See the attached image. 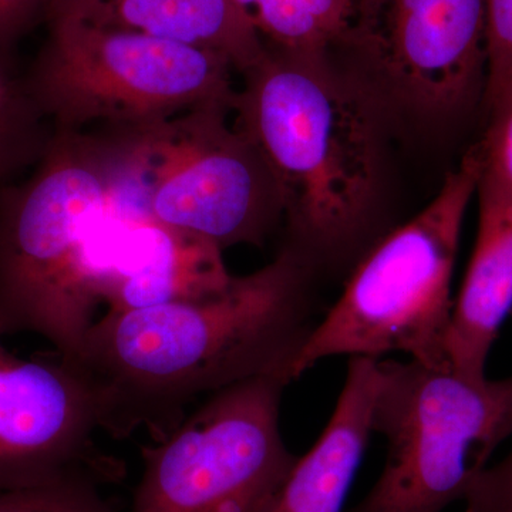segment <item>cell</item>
Returning <instances> with one entry per match:
<instances>
[{"instance_id": "obj_1", "label": "cell", "mask_w": 512, "mask_h": 512, "mask_svg": "<svg viewBox=\"0 0 512 512\" xmlns=\"http://www.w3.org/2000/svg\"><path fill=\"white\" fill-rule=\"evenodd\" d=\"M315 269L285 245L271 264L221 291L107 312L72 362L100 431L160 441L200 399L256 377L295 380L316 322Z\"/></svg>"}, {"instance_id": "obj_2", "label": "cell", "mask_w": 512, "mask_h": 512, "mask_svg": "<svg viewBox=\"0 0 512 512\" xmlns=\"http://www.w3.org/2000/svg\"><path fill=\"white\" fill-rule=\"evenodd\" d=\"M137 214L119 140L53 130L33 173L0 187V335L33 333L72 362Z\"/></svg>"}, {"instance_id": "obj_3", "label": "cell", "mask_w": 512, "mask_h": 512, "mask_svg": "<svg viewBox=\"0 0 512 512\" xmlns=\"http://www.w3.org/2000/svg\"><path fill=\"white\" fill-rule=\"evenodd\" d=\"M326 53L266 49L244 73L235 123L262 154L285 204L289 242L313 266L363 244L375 207L379 147L360 94Z\"/></svg>"}, {"instance_id": "obj_4", "label": "cell", "mask_w": 512, "mask_h": 512, "mask_svg": "<svg viewBox=\"0 0 512 512\" xmlns=\"http://www.w3.org/2000/svg\"><path fill=\"white\" fill-rule=\"evenodd\" d=\"M480 175L474 144L447 174L433 201L363 255L342 295L303 346L295 379L319 360L343 355L379 359L402 352L421 365L451 369V281Z\"/></svg>"}, {"instance_id": "obj_5", "label": "cell", "mask_w": 512, "mask_h": 512, "mask_svg": "<svg viewBox=\"0 0 512 512\" xmlns=\"http://www.w3.org/2000/svg\"><path fill=\"white\" fill-rule=\"evenodd\" d=\"M49 35L26 70L55 131L128 133L211 104L234 106L232 64L184 43L46 19Z\"/></svg>"}, {"instance_id": "obj_6", "label": "cell", "mask_w": 512, "mask_h": 512, "mask_svg": "<svg viewBox=\"0 0 512 512\" xmlns=\"http://www.w3.org/2000/svg\"><path fill=\"white\" fill-rule=\"evenodd\" d=\"M372 431L386 464L349 512H441L466 500L512 434V376L471 379L419 362H379Z\"/></svg>"}, {"instance_id": "obj_7", "label": "cell", "mask_w": 512, "mask_h": 512, "mask_svg": "<svg viewBox=\"0 0 512 512\" xmlns=\"http://www.w3.org/2000/svg\"><path fill=\"white\" fill-rule=\"evenodd\" d=\"M232 106L211 104L113 134L131 204L151 220L217 245L264 244L285 217L268 164L237 126Z\"/></svg>"}, {"instance_id": "obj_8", "label": "cell", "mask_w": 512, "mask_h": 512, "mask_svg": "<svg viewBox=\"0 0 512 512\" xmlns=\"http://www.w3.org/2000/svg\"><path fill=\"white\" fill-rule=\"evenodd\" d=\"M289 383L264 376L220 390L143 447L131 512H265L298 461L281 433Z\"/></svg>"}, {"instance_id": "obj_9", "label": "cell", "mask_w": 512, "mask_h": 512, "mask_svg": "<svg viewBox=\"0 0 512 512\" xmlns=\"http://www.w3.org/2000/svg\"><path fill=\"white\" fill-rule=\"evenodd\" d=\"M339 45L407 107L436 117L483 107L485 0H356Z\"/></svg>"}, {"instance_id": "obj_10", "label": "cell", "mask_w": 512, "mask_h": 512, "mask_svg": "<svg viewBox=\"0 0 512 512\" xmlns=\"http://www.w3.org/2000/svg\"><path fill=\"white\" fill-rule=\"evenodd\" d=\"M0 335V491L90 477L111 483L121 467L97 447L92 397L72 366L23 359Z\"/></svg>"}, {"instance_id": "obj_11", "label": "cell", "mask_w": 512, "mask_h": 512, "mask_svg": "<svg viewBox=\"0 0 512 512\" xmlns=\"http://www.w3.org/2000/svg\"><path fill=\"white\" fill-rule=\"evenodd\" d=\"M49 18L200 47L225 57L242 74L266 52L234 0H47Z\"/></svg>"}, {"instance_id": "obj_12", "label": "cell", "mask_w": 512, "mask_h": 512, "mask_svg": "<svg viewBox=\"0 0 512 512\" xmlns=\"http://www.w3.org/2000/svg\"><path fill=\"white\" fill-rule=\"evenodd\" d=\"M379 360L350 357L335 412L265 512H342L372 431Z\"/></svg>"}, {"instance_id": "obj_13", "label": "cell", "mask_w": 512, "mask_h": 512, "mask_svg": "<svg viewBox=\"0 0 512 512\" xmlns=\"http://www.w3.org/2000/svg\"><path fill=\"white\" fill-rule=\"evenodd\" d=\"M476 247L454 303L447 355L451 369L484 379L501 325L512 315V204L477 188Z\"/></svg>"}, {"instance_id": "obj_14", "label": "cell", "mask_w": 512, "mask_h": 512, "mask_svg": "<svg viewBox=\"0 0 512 512\" xmlns=\"http://www.w3.org/2000/svg\"><path fill=\"white\" fill-rule=\"evenodd\" d=\"M232 278L217 245L138 214L121 245L106 313L200 298Z\"/></svg>"}, {"instance_id": "obj_15", "label": "cell", "mask_w": 512, "mask_h": 512, "mask_svg": "<svg viewBox=\"0 0 512 512\" xmlns=\"http://www.w3.org/2000/svg\"><path fill=\"white\" fill-rule=\"evenodd\" d=\"M266 49L328 52L339 45L356 0H234Z\"/></svg>"}, {"instance_id": "obj_16", "label": "cell", "mask_w": 512, "mask_h": 512, "mask_svg": "<svg viewBox=\"0 0 512 512\" xmlns=\"http://www.w3.org/2000/svg\"><path fill=\"white\" fill-rule=\"evenodd\" d=\"M52 134L26 72L19 69L12 50L0 49V187L40 160Z\"/></svg>"}, {"instance_id": "obj_17", "label": "cell", "mask_w": 512, "mask_h": 512, "mask_svg": "<svg viewBox=\"0 0 512 512\" xmlns=\"http://www.w3.org/2000/svg\"><path fill=\"white\" fill-rule=\"evenodd\" d=\"M487 126L477 143L481 160L478 188L512 204V77L484 103Z\"/></svg>"}, {"instance_id": "obj_18", "label": "cell", "mask_w": 512, "mask_h": 512, "mask_svg": "<svg viewBox=\"0 0 512 512\" xmlns=\"http://www.w3.org/2000/svg\"><path fill=\"white\" fill-rule=\"evenodd\" d=\"M100 481L70 477L53 483L0 491V512H114Z\"/></svg>"}, {"instance_id": "obj_19", "label": "cell", "mask_w": 512, "mask_h": 512, "mask_svg": "<svg viewBox=\"0 0 512 512\" xmlns=\"http://www.w3.org/2000/svg\"><path fill=\"white\" fill-rule=\"evenodd\" d=\"M485 2L488 63L484 103L512 77V0Z\"/></svg>"}, {"instance_id": "obj_20", "label": "cell", "mask_w": 512, "mask_h": 512, "mask_svg": "<svg viewBox=\"0 0 512 512\" xmlns=\"http://www.w3.org/2000/svg\"><path fill=\"white\" fill-rule=\"evenodd\" d=\"M466 512H512V451L487 467L466 497Z\"/></svg>"}, {"instance_id": "obj_21", "label": "cell", "mask_w": 512, "mask_h": 512, "mask_svg": "<svg viewBox=\"0 0 512 512\" xmlns=\"http://www.w3.org/2000/svg\"><path fill=\"white\" fill-rule=\"evenodd\" d=\"M47 0H0V49L12 50L20 37L45 20Z\"/></svg>"}]
</instances>
